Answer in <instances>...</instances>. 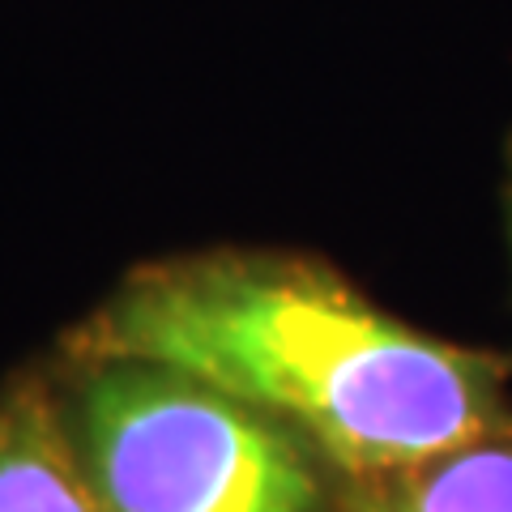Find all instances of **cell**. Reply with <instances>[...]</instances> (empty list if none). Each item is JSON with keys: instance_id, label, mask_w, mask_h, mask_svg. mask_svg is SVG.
<instances>
[{"instance_id": "1", "label": "cell", "mask_w": 512, "mask_h": 512, "mask_svg": "<svg viewBox=\"0 0 512 512\" xmlns=\"http://www.w3.org/2000/svg\"><path fill=\"white\" fill-rule=\"evenodd\" d=\"M82 355L188 372L350 474H406L512 419L508 355L410 329L338 274L286 256L146 269L86 325Z\"/></svg>"}, {"instance_id": "2", "label": "cell", "mask_w": 512, "mask_h": 512, "mask_svg": "<svg viewBox=\"0 0 512 512\" xmlns=\"http://www.w3.org/2000/svg\"><path fill=\"white\" fill-rule=\"evenodd\" d=\"M73 436L103 512H320L299 431L163 363L94 359Z\"/></svg>"}, {"instance_id": "3", "label": "cell", "mask_w": 512, "mask_h": 512, "mask_svg": "<svg viewBox=\"0 0 512 512\" xmlns=\"http://www.w3.org/2000/svg\"><path fill=\"white\" fill-rule=\"evenodd\" d=\"M0 512H103L43 384L0 402Z\"/></svg>"}, {"instance_id": "4", "label": "cell", "mask_w": 512, "mask_h": 512, "mask_svg": "<svg viewBox=\"0 0 512 512\" xmlns=\"http://www.w3.org/2000/svg\"><path fill=\"white\" fill-rule=\"evenodd\" d=\"M397 512H512V419L402 474Z\"/></svg>"}, {"instance_id": "5", "label": "cell", "mask_w": 512, "mask_h": 512, "mask_svg": "<svg viewBox=\"0 0 512 512\" xmlns=\"http://www.w3.org/2000/svg\"><path fill=\"white\" fill-rule=\"evenodd\" d=\"M355 512H397V504H393V495H372V500H363Z\"/></svg>"}, {"instance_id": "6", "label": "cell", "mask_w": 512, "mask_h": 512, "mask_svg": "<svg viewBox=\"0 0 512 512\" xmlns=\"http://www.w3.org/2000/svg\"><path fill=\"white\" fill-rule=\"evenodd\" d=\"M508 235H512V175H508Z\"/></svg>"}]
</instances>
